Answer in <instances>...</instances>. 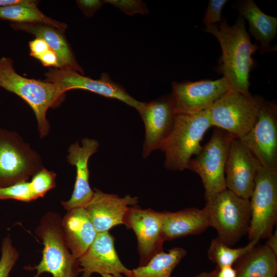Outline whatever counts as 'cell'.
Instances as JSON below:
<instances>
[{
  "label": "cell",
  "mask_w": 277,
  "mask_h": 277,
  "mask_svg": "<svg viewBox=\"0 0 277 277\" xmlns=\"http://www.w3.org/2000/svg\"><path fill=\"white\" fill-rule=\"evenodd\" d=\"M105 3H109L117 8L128 15L136 14H148L149 10L146 4L139 0H105Z\"/></svg>",
  "instance_id": "f546056e"
},
{
  "label": "cell",
  "mask_w": 277,
  "mask_h": 277,
  "mask_svg": "<svg viewBox=\"0 0 277 277\" xmlns=\"http://www.w3.org/2000/svg\"><path fill=\"white\" fill-rule=\"evenodd\" d=\"M263 101L230 89L207 109L212 127L242 138L254 126Z\"/></svg>",
  "instance_id": "8992f818"
},
{
  "label": "cell",
  "mask_w": 277,
  "mask_h": 277,
  "mask_svg": "<svg viewBox=\"0 0 277 277\" xmlns=\"http://www.w3.org/2000/svg\"><path fill=\"white\" fill-rule=\"evenodd\" d=\"M82 144L80 146L76 141L70 145L68 149L67 162L75 166L76 174L71 197L67 201L62 202V206L67 211L85 207L94 195L89 184L88 161L90 156L97 151L100 143L95 139L85 137L82 139Z\"/></svg>",
  "instance_id": "e0dca14e"
},
{
  "label": "cell",
  "mask_w": 277,
  "mask_h": 277,
  "mask_svg": "<svg viewBox=\"0 0 277 277\" xmlns=\"http://www.w3.org/2000/svg\"><path fill=\"white\" fill-rule=\"evenodd\" d=\"M101 275L102 277H115L113 275H111L110 274H102Z\"/></svg>",
  "instance_id": "f35d334b"
},
{
  "label": "cell",
  "mask_w": 277,
  "mask_h": 277,
  "mask_svg": "<svg viewBox=\"0 0 277 277\" xmlns=\"http://www.w3.org/2000/svg\"><path fill=\"white\" fill-rule=\"evenodd\" d=\"M226 0H210L202 23L206 27L222 23V11Z\"/></svg>",
  "instance_id": "4dcf8cb0"
},
{
  "label": "cell",
  "mask_w": 277,
  "mask_h": 277,
  "mask_svg": "<svg viewBox=\"0 0 277 277\" xmlns=\"http://www.w3.org/2000/svg\"><path fill=\"white\" fill-rule=\"evenodd\" d=\"M210 226L206 209L186 208L164 212L162 236L164 241L202 233Z\"/></svg>",
  "instance_id": "44dd1931"
},
{
  "label": "cell",
  "mask_w": 277,
  "mask_h": 277,
  "mask_svg": "<svg viewBox=\"0 0 277 277\" xmlns=\"http://www.w3.org/2000/svg\"><path fill=\"white\" fill-rule=\"evenodd\" d=\"M30 55L35 58L42 55L50 48L46 42L43 39L35 38L29 42Z\"/></svg>",
  "instance_id": "d6a6232c"
},
{
  "label": "cell",
  "mask_w": 277,
  "mask_h": 277,
  "mask_svg": "<svg viewBox=\"0 0 277 277\" xmlns=\"http://www.w3.org/2000/svg\"><path fill=\"white\" fill-rule=\"evenodd\" d=\"M276 256L266 245H255L232 266L236 277H276Z\"/></svg>",
  "instance_id": "603a6c76"
},
{
  "label": "cell",
  "mask_w": 277,
  "mask_h": 277,
  "mask_svg": "<svg viewBox=\"0 0 277 277\" xmlns=\"http://www.w3.org/2000/svg\"><path fill=\"white\" fill-rule=\"evenodd\" d=\"M208 277H236V273L232 266H216L214 270L208 272Z\"/></svg>",
  "instance_id": "e575fe53"
},
{
  "label": "cell",
  "mask_w": 277,
  "mask_h": 277,
  "mask_svg": "<svg viewBox=\"0 0 277 277\" xmlns=\"http://www.w3.org/2000/svg\"><path fill=\"white\" fill-rule=\"evenodd\" d=\"M45 77L44 81L56 84L66 92L71 89L88 90L106 97L118 100L135 109L141 102L113 82L107 73H103L100 79L94 80L74 71L52 68L45 73Z\"/></svg>",
  "instance_id": "9a60e30c"
},
{
  "label": "cell",
  "mask_w": 277,
  "mask_h": 277,
  "mask_svg": "<svg viewBox=\"0 0 277 277\" xmlns=\"http://www.w3.org/2000/svg\"><path fill=\"white\" fill-rule=\"evenodd\" d=\"M136 110L145 125L142 155L146 158L160 149L171 133L175 119V103L172 94H166L148 102H141Z\"/></svg>",
  "instance_id": "30bf717a"
},
{
  "label": "cell",
  "mask_w": 277,
  "mask_h": 277,
  "mask_svg": "<svg viewBox=\"0 0 277 277\" xmlns=\"http://www.w3.org/2000/svg\"><path fill=\"white\" fill-rule=\"evenodd\" d=\"M164 212L130 206L124 219V224L135 233L140 255L139 266L146 265L155 254L163 250L162 225Z\"/></svg>",
  "instance_id": "7c38bea8"
},
{
  "label": "cell",
  "mask_w": 277,
  "mask_h": 277,
  "mask_svg": "<svg viewBox=\"0 0 277 277\" xmlns=\"http://www.w3.org/2000/svg\"><path fill=\"white\" fill-rule=\"evenodd\" d=\"M37 5L36 1L27 0L24 3L0 6V19L14 23L46 24L64 32L67 25L43 13Z\"/></svg>",
  "instance_id": "cb8c5ba5"
},
{
  "label": "cell",
  "mask_w": 277,
  "mask_h": 277,
  "mask_svg": "<svg viewBox=\"0 0 277 277\" xmlns=\"http://www.w3.org/2000/svg\"><path fill=\"white\" fill-rule=\"evenodd\" d=\"M241 139L256 157L262 166L277 170V106L263 102L256 122Z\"/></svg>",
  "instance_id": "8fae6325"
},
{
  "label": "cell",
  "mask_w": 277,
  "mask_h": 277,
  "mask_svg": "<svg viewBox=\"0 0 277 277\" xmlns=\"http://www.w3.org/2000/svg\"><path fill=\"white\" fill-rule=\"evenodd\" d=\"M26 1L27 0H0V6L24 3H25Z\"/></svg>",
  "instance_id": "8d00e7d4"
},
{
  "label": "cell",
  "mask_w": 277,
  "mask_h": 277,
  "mask_svg": "<svg viewBox=\"0 0 277 277\" xmlns=\"http://www.w3.org/2000/svg\"><path fill=\"white\" fill-rule=\"evenodd\" d=\"M62 226L68 247L77 259L86 251L98 233L84 207L68 210L62 219Z\"/></svg>",
  "instance_id": "ffe728a7"
},
{
  "label": "cell",
  "mask_w": 277,
  "mask_h": 277,
  "mask_svg": "<svg viewBox=\"0 0 277 277\" xmlns=\"http://www.w3.org/2000/svg\"><path fill=\"white\" fill-rule=\"evenodd\" d=\"M262 165L242 142L236 137L231 141L225 167L227 189L238 196L249 199L257 173Z\"/></svg>",
  "instance_id": "5bb4252c"
},
{
  "label": "cell",
  "mask_w": 277,
  "mask_h": 277,
  "mask_svg": "<svg viewBox=\"0 0 277 277\" xmlns=\"http://www.w3.org/2000/svg\"><path fill=\"white\" fill-rule=\"evenodd\" d=\"M204 208L217 238L227 245L232 247L248 234L251 216L249 199L226 189L207 201Z\"/></svg>",
  "instance_id": "5b68a950"
},
{
  "label": "cell",
  "mask_w": 277,
  "mask_h": 277,
  "mask_svg": "<svg viewBox=\"0 0 277 277\" xmlns=\"http://www.w3.org/2000/svg\"><path fill=\"white\" fill-rule=\"evenodd\" d=\"M138 201L136 196L127 194L121 197L94 188L92 199L84 207L97 233H100L124 224V219L128 208L130 206L137 205Z\"/></svg>",
  "instance_id": "ac0fdd59"
},
{
  "label": "cell",
  "mask_w": 277,
  "mask_h": 277,
  "mask_svg": "<svg viewBox=\"0 0 277 277\" xmlns=\"http://www.w3.org/2000/svg\"><path fill=\"white\" fill-rule=\"evenodd\" d=\"M233 137L226 131L215 128L209 141L189 161L187 169L195 172L201 177L206 202L227 189L225 167Z\"/></svg>",
  "instance_id": "52a82bcc"
},
{
  "label": "cell",
  "mask_w": 277,
  "mask_h": 277,
  "mask_svg": "<svg viewBox=\"0 0 277 277\" xmlns=\"http://www.w3.org/2000/svg\"><path fill=\"white\" fill-rule=\"evenodd\" d=\"M249 201L251 216L248 239L267 238L277 219V170L260 169Z\"/></svg>",
  "instance_id": "9c48e42d"
},
{
  "label": "cell",
  "mask_w": 277,
  "mask_h": 277,
  "mask_svg": "<svg viewBox=\"0 0 277 277\" xmlns=\"http://www.w3.org/2000/svg\"><path fill=\"white\" fill-rule=\"evenodd\" d=\"M43 167L39 154L19 134L0 128V187L27 181Z\"/></svg>",
  "instance_id": "ba28073f"
},
{
  "label": "cell",
  "mask_w": 277,
  "mask_h": 277,
  "mask_svg": "<svg viewBox=\"0 0 277 277\" xmlns=\"http://www.w3.org/2000/svg\"><path fill=\"white\" fill-rule=\"evenodd\" d=\"M0 87L27 103L35 114L40 138L46 136L50 130L47 110L58 104L66 91L56 84L20 75L15 70L13 61L5 56L0 58Z\"/></svg>",
  "instance_id": "7a4b0ae2"
},
{
  "label": "cell",
  "mask_w": 277,
  "mask_h": 277,
  "mask_svg": "<svg viewBox=\"0 0 277 277\" xmlns=\"http://www.w3.org/2000/svg\"><path fill=\"white\" fill-rule=\"evenodd\" d=\"M259 241L252 240L244 247L235 248L227 245L216 238L210 243L208 256L216 266H233L241 256L256 245Z\"/></svg>",
  "instance_id": "484cf974"
},
{
  "label": "cell",
  "mask_w": 277,
  "mask_h": 277,
  "mask_svg": "<svg viewBox=\"0 0 277 277\" xmlns=\"http://www.w3.org/2000/svg\"><path fill=\"white\" fill-rule=\"evenodd\" d=\"M10 25L15 30L30 33L44 40L57 55L59 68L72 70L84 75V71L77 62L73 52L67 41L64 32L58 29L43 24L14 23Z\"/></svg>",
  "instance_id": "d6986e66"
},
{
  "label": "cell",
  "mask_w": 277,
  "mask_h": 277,
  "mask_svg": "<svg viewBox=\"0 0 277 277\" xmlns=\"http://www.w3.org/2000/svg\"><path fill=\"white\" fill-rule=\"evenodd\" d=\"M266 245L277 255V232L272 233L267 238Z\"/></svg>",
  "instance_id": "d590c367"
},
{
  "label": "cell",
  "mask_w": 277,
  "mask_h": 277,
  "mask_svg": "<svg viewBox=\"0 0 277 277\" xmlns=\"http://www.w3.org/2000/svg\"><path fill=\"white\" fill-rule=\"evenodd\" d=\"M233 6L240 15L248 21L249 33L256 43H260V53L263 54L276 51V48L271 47L270 43L276 34L277 18L264 13L252 0L239 1Z\"/></svg>",
  "instance_id": "7402d4cb"
},
{
  "label": "cell",
  "mask_w": 277,
  "mask_h": 277,
  "mask_svg": "<svg viewBox=\"0 0 277 277\" xmlns=\"http://www.w3.org/2000/svg\"><path fill=\"white\" fill-rule=\"evenodd\" d=\"M211 127L207 109L194 113L176 111L173 129L160 149L165 154V168L171 171L187 169L192 156L201 151L203 136Z\"/></svg>",
  "instance_id": "3957f363"
},
{
  "label": "cell",
  "mask_w": 277,
  "mask_h": 277,
  "mask_svg": "<svg viewBox=\"0 0 277 277\" xmlns=\"http://www.w3.org/2000/svg\"><path fill=\"white\" fill-rule=\"evenodd\" d=\"M36 59L38 60L44 66L59 68L57 55L51 49Z\"/></svg>",
  "instance_id": "836d02e7"
},
{
  "label": "cell",
  "mask_w": 277,
  "mask_h": 277,
  "mask_svg": "<svg viewBox=\"0 0 277 277\" xmlns=\"http://www.w3.org/2000/svg\"><path fill=\"white\" fill-rule=\"evenodd\" d=\"M7 199L26 202L33 201L30 182L21 181L7 187H0V200Z\"/></svg>",
  "instance_id": "83f0119b"
},
{
  "label": "cell",
  "mask_w": 277,
  "mask_h": 277,
  "mask_svg": "<svg viewBox=\"0 0 277 277\" xmlns=\"http://www.w3.org/2000/svg\"><path fill=\"white\" fill-rule=\"evenodd\" d=\"M195 277H208V272H203L197 275H196Z\"/></svg>",
  "instance_id": "74e56055"
},
{
  "label": "cell",
  "mask_w": 277,
  "mask_h": 277,
  "mask_svg": "<svg viewBox=\"0 0 277 277\" xmlns=\"http://www.w3.org/2000/svg\"><path fill=\"white\" fill-rule=\"evenodd\" d=\"M17 250L12 245L10 239L5 238L2 243L0 259V277H8L18 258Z\"/></svg>",
  "instance_id": "f1b7e54d"
},
{
  "label": "cell",
  "mask_w": 277,
  "mask_h": 277,
  "mask_svg": "<svg viewBox=\"0 0 277 277\" xmlns=\"http://www.w3.org/2000/svg\"><path fill=\"white\" fill-rule=\"evenodd\" d=\"M36 234L44 245L40 263L26 269L36 270L34 277L43 273L53 277H77L82 272L78 260L69 251L62 226V219L56 213L49 212L42 219L36 229Z\"/></svg>",
  "instance_id": "277c9868"
},
{
  "label": "cell",
  "mask_w": 277,
  "mask_h": 277,
  "mask_svg": "<svg viewBox=\"0 0 277 277\" xmlns=\"http://www.w3.org/2000/svg\"><path fill=\"white\" fill-rule=\"evenodd\" d=\"M82 277H91L94 273L115 277H131V270L121 261L114 246V239L109 231L98 233L86 251L78 259Z\"/></svg>",
  "instance_id": "2e32d148"
},
{
  "label": "cell",
  "mask_w": 277,
  "mask_h": 277,
  "mask_svg": "<svg viewBox=\"0 0 277 277\" xmlns=\"http://www.w3.org/2000/svg\"><path fill=\"white\" fill-rule=\"evenodd\" d=\"M205 31L213 34L220 43L222 54L219 69L231 89L251 94L249 78L255 65L252 55L259 46L251 42L244 18L239 15L233 25L224 18L220 24L206 27Z\"/></svg>",
  "instance_id": "6da1fadb"
},
{
  "label": "cell",
  "mask_w": 277,
  "mask_h": 277,
  "mask_svg": "<svg viewBox=\"0 0 277 277\" xmlns=\"http://www.w3.org/2000/svg\"><path fill=\"white\" fill-rule=\"evenodd\" d=\"M176 111L194 113L208 109L231 89L224 77L211 80L189 81L171 84Z\"/></svg>",
  "instance_id": "4fadbf2b"
},
{
  "label": "cell",
  "mask_w": 277,
  "mask_h": 277,
  "mask_svg": "<svg viewBox=\"0 0 277 277\" xmlns=\"http://www.w3.org/2000/svg\"><path fill=\"white\" fill-rule=\"evenodd\" d=\"M76 3L87 17H92L102 5L105 4L104 1L100 0H78Z\"/></svg>",
  "instance_id": "1f68e13d"
},
{
  "label": "cell",
  "mask_w": 277,
  "mask_h": 277,
  "mask_svg": "<svg viewBox=\"0 0 277 277\" xmlns=\"http://www.w3.org/2000/svg\"><path fill=\"white\" fill-rule=\"evenodd\" d=\"M55 172L44 167L35 173L30 182V188L33 200L43 197L56 186Z\"/></svg>",
  "instance_id": "4316f807"
},
{
  "label": "cell",
  "mask_w": 277,
  "mask_h": 277,
  "mask_svg": "<svg viewBox=\"0 0 277 277\" xmlns=\"http://www.w3.org/2000/svg\"><path fill=\"white\" fill-rule=\"evenodd\" d=\"M186 255V250L174 247L155 254L145 265L131 270V277H170L171 273Z\"/></svg>",
  "instance_id": "d4e9b609"
}]
</instances>
